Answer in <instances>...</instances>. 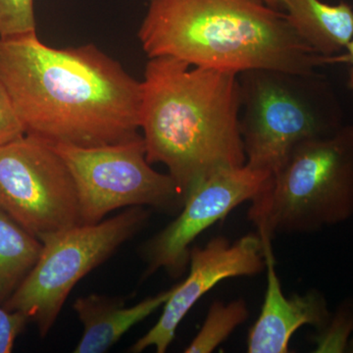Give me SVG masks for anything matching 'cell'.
Returning a JSON list of instances; mask_svg holds the SVG:
<instances>
[{"instance_id": "obj_13", "label": "cell", "mask_w": 353, "mask_h": 353, "mask_svg": "<svg viewBox=\"0 0 353 353\" xmlns=\"http://www.w3.org/2000/svg\"><path fill=\"white\" fill-rule=\"evenodd\" d=\"M290 27L311 50L332 58L345 51L353 39V8L347 2L278 0Z\"/></svg>"}, {"instance_id": "obj_21", "label": "cell", "mask_w": 353, "mask_h": 353, "mask_svg": "<svg viewBox=\"0 0 353 353\" xmlns=\"http://www.w3.org/2000/svg\"><path fill=\"white\" fill-rule=\"evenodd\" d=\"M264 1L266 2L268 6L273 7V8L280 9V7H279L278 0H264Z\"/></svg>"}, {"instance_id": "obj_6", "label": "cell", "mask_w": 353, "mask_h": 353, "mask_svg": "<svg viewBox=\"0 0 353 353\" xmlns=\"http://www.w3.org/2000/svg\"><path fill=\"white\" fill-rule=\"evenodd\" d=\"M150 217L143 206H132L101 222L39 239L43 250L38 261L4 307L22 313L41 336H48L75 285L141 232Z\"/></svg>"}, {"instance_id": "obj_12", "label": "cell", "mask_w": 353, "mask_h": 353, "mask_svg": "<svg viewBox=\"0 0 353 353\" xmlns=\"http://www.w3.org/2000/svg\"><path fill=\"white\" fill-rule=\"evenodd\" d=\"M170 290L146 297L131 307L117 297L90 294L73 304L83 325V334L75 353H103L110 350L132 327L163 306L173 292Z\"/></svg>"}, {"instance_id": "obj_15", "label": "cell", "mask_w": 353, "mask_h": 353, "mask_svg": "<svg viewBox=\"0 0 353 353\" xmlns=\"http://www.w3.org/2000/svg\"><path fill=\"white\" fill-rule=\"evenodd\" d=\"M248 304L243 299H234L229 303L214 301L196 338L185 347V353H210L248 320Z\"/></svg>"}, {"instance_id": "obj_16", "label": "cell", "mask_w": 353, "mask_h": 353, "mask_svg": "<svg viewBox=\"0 0 353 353\" xmlns=\"http://www.w3.org/2000/svg\"><path fill=\"white\" fill-rule=\"evenodd\" d=\"M36 32L34 0H0V39Z\"/></svg>"}, {"instance_id": "obj_4", "label": "cell", "mask_w": 353, "mask_h": 353, "mask_svg": "<svg viewBox=\"0 0 353 353\" xmlns=\"http://www.w3.org/2000/svg\"><path fill=\"white\" fill-rule=\"evenodd\" d=\"M248 219L261 236L315 233L353 216V125L303 141L290 153Z\"/></svg>"}, {"instance_id": "obj_18", "label": "cell", "mask_w": 353, "mask_h": 353, "mask_svg": "<svg viewBox=\"0 0 353 353\" xmlns=\"http://www.w3.org/2000/svg\"><path fill=\"white\" fill-rule=\"evenodd\" d=\"M25 134L24 127L16 113L12 101L6 88L0 83V145Z\"/></svg>"}, {"instance_id": "obj_9", "label": "cell", "mask_w": 353, "mask_h": 353, "mask_svg": "<svg viewBox=\"0 0 353 353\" xmlns=\"http://www.w3.org/2000/svg\"><path fill=\"white\" fill-rule=\"evenodd\" d=\"M271 176L245 164L218 169L199 181L185 196L180 215L141 248L148 265L145 276L160 269L173 278L182 276L197 236L243 202L259 196Z\"/></svg>"}, {"instance_id": "obj_3", "label": "cell", "mask_w": 353, "mask_h": 353, "mask_svg": "<svg viewBox=\"0 0 353 353\" xmlns=\"http://www.w3.org/2000/svg\"><path fill=\"white\" fill-rule=\"evenodd\" d=\"M138 36L148 58L236 75L267 70L310 76L336 64L311 50L285 13L264 0H150Z\"/></svg>"}, {"instance_id": "obj_2", "label": "cell", "mask_w": 353, "mask_h": 353, "mask_svg": "<svg viewBox=\"0 0 353 353\" xmlns=\"http://www.w3.org/2000/svg\"><path fill=\"white\" fill-rule=\"evenodd\" d=\"M139 108L146 158L163 164L185 201L209 174L245 164L240 75L148 58Z\"/></svg>"}, {"instance_id": "obj_8", "label": "cell", "mask_w": 353, "mask_h": 353, "mask_svg": "<svg viewBox=\"0 0 353 353\" xmlns=\"http://www.w3.org/2000/svg\"><path fill=\"white\" fill-rule=\"evenodd\" d=\"M0 208L39 240L83 224L68 165L32 134L0 145Z\"/></svg>"}, {"instance_id": "obj_7", "label": "cell", "mask_w": 353, "mask_h": 353, "mask_svg": "<svg viewBox=\"0 0 353 353\" xmlns=\"http://www.w3.org/2000/svg\"><path fill=\"white\" fill-rule=\"evenodd\" d=\"M75 180L83 224H94L116 209L148 206L163 211L183 201L169 174L146 158L143 136L99 146L53 145Z\"/></svg>"}, {"instance_id": "obj_20", "label": "cell", "mask_w": 353, "mask_h": 353, "mask_svg": "<svg viewBox=\"0 0 353 353\" xmlns=\"http://www.w3.org/2000/svg\"><path fill=\"white\" fill-rule=\"evenodd\" d=\"M341 63H347L350 66V73H348L347 85L350 90L353 92V39L347 44L345 51L341 54Z\"/></svg>"}, {"instance_id": "obj_10", "label": "cell", "mask_w": 353, "mask_h": 353, "mask_svg": "<svg viewBox=\"0 0 353 353\" xmlns=\"http://www.w3.org/2000/svg\"><path fill=\"white\" fill-rule=\"evenodd\" d=\"M189 265V275L174 285L157 324L130 347V352H143L150 347L157 353L166 352L183 318L209 290L227 279L252 277L263 272L264 241L259 233L245 234L234 243L216 236L204 246L190 248Z\"/></svg>"}, {"instance_id": "obj_17", "label": "cell", "mask_w": 353, "mask_h": 353, "mask_svg": "<svg viewBox=\"0 0 353 353\" xmlns=\"http://www.w3.org/2000/svg\"><path fill=\"white\" fill-rule=\"evenodd\" d=\"M353 333V303H347L330 318L328 324L315 336V352H343Z\"/></svg>"}, {"instance_id": "obj_5", "label": "cell", "mask_w": 353, "mask_h": 353, "mask_svg": "<svg viewBox=\"0 0 353 353\" xmlns=\"http://www.w3.org/2000/svg\"><path fill=\"white\" fill-rule=\"evenodd\" d=\"M245 164L274 175L297 145L340 129V106L317 74L255 70L240 75Z\"/></svg>"}, {"instance_id": "obj_19", "label": "cell", "mask_w": 353, "mask_h": 353, "mask_svg": "<svg viewBox=\"0 0 353 353\" xmlns=\"http://www.w3.org/2000/svg\"><path fill=\"white\" fill-rule=\"evenodd\" d=\"M28 322L22 313L8 310L0 304V353L12 352L16 339L24 331Z\"/></svg>"}, {"instance_id": "obj_22", "label": "cell", "mask_w": 353, "mask_h": 353, "mask_svg": "<svg viewBox=\"0 0 353 353\" xmlns=\"http://www.w3.org/2000/svg\"><path fill=\"white\" fill-rule=\"evenodd\" d=\"M348 352H353V334L352 338H350V343H348Z\"/></svg>"}, {"instance_id": "obj_11", "label": "cell", "mask_w": 353, "mask_h": 353, "mask_svg": "<svg viewBox=\"0 0 353 353\" xmlns=\"http://www.w3.org/2000/svg\"><path fill=\"white\" fill-rule=\"evenodd\" d=\"M261 238L266 259L267 288L261 312L248 332L246 352L288 353L290 340L297 330L309 325L319 331L328 324L331 314L326 299L318 290L285 296L276 271L271 239Z\"/></svg>"}, {"instance_id": "obj_1", "label": "cell", "mask_w": 353, "mask_h": 353, "mask_svg": "<svg viewBox=\"0 0 353 353\" xmlns=\"http://www.w3.org/2000/svg\"><path fill=\"white\" fill-rule=\"evenodd\" d=\"M0 83L28 134L99 146L139 136L141 81L92 44L57 48L37 32L0 39Z\"/></svg>"}, {"instance_id": "obj_14", "label": "cell", "mask_w": 353, "mask_h": 353, "mask_svg": "<svg viewBox=\"0 0 353 353\" xmlns=\"http://www.w3.org/2000/svg\"><path fill=\"white\" fill-rule=\"evenodd\" d=\"M43 243L0 208V301L19 287L38 261Z\"/></svg>"}]
</instances>
